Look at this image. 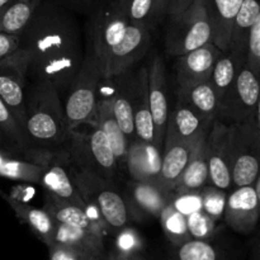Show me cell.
Listing matches in <instances>:
<instances>
[{
  "instance_id": "cell-18",
  "label": "cell",
  "mask_w": 260,
  "mask_h": 260,
  "mask_svg": "<svg viewBox=\"0 0 260 260\" xmlns=\"http://www.w3.org/2000/svg\"><path fill=\"white\" fill-rule=\"evenodd\" d=\"M212 124V121L206 119L192 107L179 102L168 119L164 142H198L202 137L207 136Z\"/></svg>"
},
{
  "instance_id": "cell-37",
  "label": "cell",
  "mask_w": 260,
  "mask_h": 260,
  "mask_svg": "<svg viewBox=\"0 0 260 260\" xmlns=\"http://www.w3.org/2000/svg\"><path fill=\"white\" fill-rule=\"evenodd\" d=\"M201 197H202V211H205L216 221L223 217L226 200H228L225 190L212 184L205 185L201 188Z\"/></svg>"
},
{
  "instance_id": "cell-24",
  "label": "cell",
  "mask_w": 260,
  "mask_h": 260,
  "mask_svg": "<svg viewBox=\"0 0 260 260\" xmlns=\"http://www.w3.org/2000/svg\"><path fill=\"white\" fill-rule=\"evenodd\" d=\"M173 193L167 192L154 183H141L132 180L129 185V201L134 216L136 213L154 216L159 218L162 208L170 202Z\"/></svg>"
},
{
  "instance_id": "cell-21",
  "label": "cell",
  "mask_w": 260,
  "mask_h": 260,
  "mask_svg": "<svg viewBox=\"0 0 260 260\" xmlns=\"http://www.w3.org/2000/svg\"><path fill=\"white\" fill-rule=\"evenodd\" d=\"M241 3L243 0H205L212 28V43L221 51H228L230 48L234 23Z\"/></svg>"
},
{
  "instance_id": "cell-32",
  "label": "cell",
  "mask_w": 260,
  "mask_h": 260,
  "mask_svg": "<svg viewBox=\"0 0 260 260\" xmlns=\"http://www.w3.org/2000/svg\"><path fill=\"white\" fill-rule=\"evenodd\" d=\"M260 13V0H243L234 23L231 43L229 50L248 53V41L251 27Z\"/></svg>"
},
{
  "instance_id": "cell-30",
  "label": "cell",
  "mask_w": 260,
  "mask_h": 260,
  "mask_svg": "<svg viewBox=\"0 0 260 260\" xmlns=\"http://www.w3.org/2000/svg\"><path fill=\"white\" fill-rule=\"evenodd\" d=\"M179 102L192 107L208 121L213 122L217 117L218 101L210 80L179 89Z\"/></svg>"
},
{
  "instance_id": "cell-36",
  "label": "cell",
  "mask_w": 260,
  "mask_h": 260,
  "mask_svg": "<svg viewBox=\"0 0 260 260\" xmlns=\"http://www.w3.org/2000/svg\"><path fill=\"white\" fill-rule=\"evenodd\" d=\"M220 251L207 240L189 239L177 246L175 260H220Z\"/></svg>"
},
{
  "instance_id": "cell-4",
  "label": "cell",
  "mask_w": 260,
  "mask_h": 260,
  "mask_svg": "<svg viewBox=\"0 0 260 260\" xmlns=\"http://www.w3.org/2000/svg\"><path fill=\"white\" fill-rule=\"evenodd\" d=\"M104 80L101 61L91 47L86 51L75 79L69 86L65 114L70 128L83 124H98V93Z\"/></svg>"
},
{
  "instance_id": "cell-15",
  "label": "cell",
  "mask_w": 260,
  "mask_h": 260,
  "mask_svg": "<svg viewBox=\"0 0 260 260\" xmlns=\"http://www.w3.org/2000/svg\"><path fill=\"white\" fill-rule=\"evenodd\" d=\"M149 76V102L155 127V145L162 150L167 134L169 106H168V81L165 63L160 56H155L147 70Z\"/></svg>"
},
{
  "instance_id": "cell-29",
  "label": "cell",
  "mask_w": 260,
  "mask_h": 260,
  "mask_svg": "<svg viewBox=\"0 0 260 260\" xmlns=\"http://www.w3.org/2000/svg\"><path fill=\"white\" fill-rule=\"evenodd\" d=\"M208 183H210V177H208L207 136H205L196 146L174 193L198 190Z\"/></svg>"
},
{
  "instance_id": "cell-27",
  "label": "cell",
  "mask_w": 260,
  "mask_h": 260,
  "mask_svg": "<svg viewBox=\"0 0 260 260\" xmlns=\"http://www.w3.org/2000/svg\"><path fill=\"white\" fill-rule=\"evenodd\" d=\"M98 126L108 137L117 162L126 165L127 152H128V147L131 144L127 140L126 135L123 134L116 116H114L111 95L98 101Z\"/></svg>"
},
{
  "instance_id": "cell-34",
  "label": "cell",
  "mask_w": 260,
  "mask_h": 260,
  "mask_svg": "<svg viewBox=\"0 0 260 260\" xmlns=\"http://www.w3.org/2000/svg\"><path fill=\"white\" fill-rule=\"evenodd\" d=\"M159 220L165 236L175 248L182 245L183 243L190 239L189 231H188L187 217L182 215L179 211L175 210L170 202L162 208Z\"/></svg>"
},
{
  "instance_id": "cell-5",
  "label": "cell",
  "mask_w": 260,
  "mask_h": 260,
  "mask_svg": "<svg viewBox=\"0 0 260 260\" xmlns=\"http://www.w3.org/2000/svg\"><path fill=\"white\" fill-rule=\"evenodd\" d=\"M28 154L41 165V184L46 192L66 202L81 206L86 210L89 217L101 228L104 234L109 233L101 212L95 206L85 202L78 188L71 179L70 168L66 167V160L62 155L46 150H28Z\"/></svg>"
},
{
  "instance_id": "cell-42",
  "label": "cell",
  "mask_w": 260,
  "mask_h": 260,
  "mask_svg": "<svg viewBox=\"0 0 260 260\" xmlns=\"http://www.w3.org/2000/svg\"><path fill=\"white\" fill-rule=\"evenodd\" d=\"M154 7V0H128V17L131 23L146 24Z\"/></svg>"
},
{
  "instance_id": "cell-44",
  "label": "cell",
  "mask_w": 260,
  "mask_h": 260,
  "mask_svg": "<svg viewBox=\"0 0 260 260\" xmlns=\"http://www.w3.org/2000/svg\"><path fill=\"white\" fill-rule=\"evenodd\" d=\"M20 48V35L0 32V60L8 57Z\"/></svg>"
},
{
  "instance_id": "cell-49",
  "label": "cell",
  "mask_w": 260,
  "mask_h": 260,
  "mask_svg": "<svg viewBox=\"0 0 260 260\" xmlns=\"http://www.w3.org/2000/svg\"><path fill=\"white\" fill-rule=\"evenodd\" d=\"M0 149H5V150L12 149V145L7 141V139L3 136L2 132H0ZM10 151H12V150H10Z\"/></svg>"
},
{
  "instance_id": "cell-31",
  "label": "cell",
  "mask_w": 260,
  "mask_h": 260,
  "mask_svg": "<svg viewBox=\"0 0 260 260\" xmlns=\"http://www.w3.org/2000/svg\"><path fill=\"white\" fill-rule=\"evenodd\" d=\"M41 0H14L0 10V32L20 35L32 20Z\"/></svg>"
},
{
  "instance_id": "cell-41",
  "label": "cell",
  "mask_w": 260,
  "mask_h": 260,
  "mask_svg": "<svg viewBox=\"0 0 260 260\" xmlns=\"http://www.w3.org/2000/svg\"><path fill=\"white\" fill-rule=\"evenodd\" d=\"M246 65L260 74V13L249 35Z\"/></svg>"
},
{
  "instance_id": "cell-25",
  "label": "cell",
  "mask_w": 260,
  "mask_h": 260,
  "mask_svg": "<svg viewBox=\"0 0 260 260\" xmlns=\"http://www.w3.org/2000/svg\"><path fill=\"white\" fill-rule=\"evenodd\" d=\"M7 202L14 211L15 216L29 226L30 230L35 233V235L45 244L46 246L50 245L53 241V235H55L56 222L51 217L50 213L45 208H37L28 205L24 201L15 200L10 196H4Z\"/></svg>"
},
{
  "instance_id": "cell-38",
  "label": "cell",
  "mask_w": 260,
  "mask_h": 260,
  "mask_svg": "<svg viewBox=\"0 0 260 260\" xmlns=\"http://www.w3.org/2000/svg\"><path fill=\"white\" fill-rule=\"evenodd\" d=\"M216 223H217V221L213 220L205 211L201 210L198 212L192 213L187 217L190 239L210 241V239L215 235Z\"/></svg>"
},
{
  "instance_id": "cell-43",
  "label": "cell",
  "mask_w": 260,
  "mask_h": 260,
  "mask_svg": "<svg viewBox=\"0 0 260 260\" xmlns=\"http://www.w3.org/2000/svg\"><path fill=\"white\" fill-rule=\"evenodd\" d=\"M47 248L48 260H86L83 254L63 244L52 243Z\"/></svg>"
},
{
  "instance_id": "cell-35",
  "label": "cell",
  "mask_w": 260,
  "mask_h": 260,
  "mask_svg": "<svg viewBox=\"0 0 260 260\" xmlns=\"http://www.w3.org/2000/svg\"><path fill=\"white\" fill-rule=\"evenodd\" d=\"M0 132L7 139V141L12 145V147L25 151L29 144L27 134L20 127L12 111L8 108L5 102L0 98Z\"/></svg>"
},
{
  "instance_id": "cell-19",
  "label": "cell",
  "mask_w": 260,
  "mask_h": 260,
  "mask_svg": "<svg viewBox=\"0 0 260 260\" xmlns=\"http://www.w3.org/2000/svg\"><path fill=\"white\" fill-rule=\"evenodd\" d=\"M113 81V94L112 103L113 112L121 126L122 131L126 135L127 140L131 144L135 139V123H134V101L135 89H136V75H132L129 70L113 76L109 79Z\"/></svg>"
},
{
  "instance_id": "cell-9",
  "label": "cell",
  "mask_w": 260,
  "mask_h": 260,
  "mask_svg": "<svg viewBox=\"0 0 260 260\" xmlns=\"http://www.w3.org/2000/svg\"><path fill=\"white\" fill-rule=\"evenodd\" d=\"M259 94L260 74L245 63L218 103L216 119L225 124L253 121L255 119Z\"/></svg>"
},
{
  "instance_id": "cell-11",
  "label": "cell",
  "mask_w": 260,
  "mask_h": 260,
  "mask_svg": "<svg viewBox=\"0 0 260 260\" xmlns=\"http://www.w3.org/2000/svg\"><path fill=\"white\" fill-rule=\"evenodd\" d=\"M131 23L128 17V0H116L104 7L95 15L91 25L90 47L104 69L111 51L123 38Z\"/></svg>"
},
{
  "instance_id": "cell-40",
  "label": "cell",
  "mask_w": 260,
  "mask_h": 260,
  "mask_svg": "<svg viewBox=\"0 0 260 260\" xmlns=\"http://www.w3.org/2000/svg\"><path fill=\"white\" fill-rule=\"evenodd\" d=\"M170 203L177 211L182 215L188 217L192 213L198 212L202 210V197H201V189L189 190V192L173 193Z\"/></svg>"
},
{
  "instance_id": "cell-45",
  "label": "cell",
  "mask_w": 260,
  "mask_h": 260,
  "mask_svg": "<svg viewBox=\"0 0 260 260\" xmlns=\"http://www.w3.org/2000/svg\"><path fill=\"white\" fill-rule=\"evenodd\" d=\"M193 3L194 0H169L167 14L169 15L170 19H174V18L179 17L183 12H185Z\"/></svg>"
},
{
  "instance_id": "cell-14",
  "label": "cell",
  "mask_w": 260,
  "mask_h": 260,
  "mask_svg": "<svg viewBox=\"0 0 260 260\" xmlns=\"http://www.w3.org/2000/svg\"><path fill=\"white\" fill-rule=\"evenodd\" d=\"M223 218L229 228L241 235H249L255 230L260 210L254 184L234 188L226 200Z\"/></svg>"
},
{
  "instance_id": "cell-46",
  "label": "cell",
  "mask_w": 260,
  "mask_h": 260,
  "mask_svg": "<svg viewBox=\"0 0 260 260\" xmlns=\"http://www.w3.org/2000/svg\"><path fill=\"white\" fill-rule=\"evenodd\" d=\"M168 4H169V0H154V7H152L150 20L157 22V20L161 19L167 14Z\"/></svg>"
},
{
  "instance_id": "cell-8",
  "label": "cell",
  "mask_w": 260,
  "mask_h": 260,
  "mask_svg": "<svg viewBox=\"0 0 260 260\" xmlns=\"http://www.w3.org/2000/svg\"><path fill=\"white\" fill-rule=\"evenodd\" d=\"M212 42V28L205 0H194L179 17L172 19L167 33V50L172 56H180Z\"/></svg>"
},
{
  "instance_id": "cell-22",
  "label": "cell",
  "mask_w": 260,
  "mask_h": 260,
  "mask_svg": "<svg viewBox=\"0 0 260 260\" xmlns=\"http://www.w3.org/2000/svg\"><path fill=\"white\" fill-rule=\"evenodd\" d=\"M52 243L63 244L83 254L86 260H106L107 251L104 248V238L75 226L56 222ZM51 243V244H52Z\"/></svg>"
},
{
  "instance_id": "cell-13",
  "label": "cell",
  "mask_w": 260,
  "mask_h": 260,
  "mask_svg": "<svg viewBox=\"0 0 260 260\" xmlns=\"http://www.w3.org/2000/svg\"><path fill=\"white\" fill-rule=\"evenodd\" d=\"M207 159L210 184L225 192L233 188L230 124L213 121L207 135Z\"/></svg>"
},
{
  "instance_id": "cell-33",
  "label": "cell",
  "mask_w": 260,
  "mask_h": 260,
  "mask_svg": "<svg viewBox=\"0 0 260 260\" xmlns=\"http://www.w3.org/2000/svg\"><path fill=\"white\" fill-rule=\"evenodd\" d=\"M0 177L23 183L41 182V165L25 150L24 157L8 156L0 165Z\"/></svg>"
},
{
  "instance_id": "cell-52",
  "label": "cell",
  "mask_w": 260,
  "mask_h": 260,
  "mask_svg": "<svg viewBox=\"0 0 260 260\" xmlns=\"http://www.w3.org/2000/svg\"><path fill=\"white\" fill-rule=\"evenodd\" d=\"M255 123L258 126L259 131H260V94H259V99H258V104H256V113H255Z\"/></svg>"
},
{
  "instance_id": "cell-17",
  "label": "cell",
  "mask_w": 260,
  "mask_h": 260,
  "mask_svg": "<svg viewBox=\"0 0 260 260\" xmlns=\"http://www.w3.org/2000/svg\"><path fill=\"white\" fill-rule=\"evenodd\" d=\"M162 150L151 142L135 139L128 147L126 167L134 182L159 183Z\"/></svg>"
},
{
  "instance_id": "cell-53",
  "label": "cell",
  "mask_w": 260,
  "mask_h": 260,
  "mask_svg": "<svg viewBox=\"0 0 260 260\" xmlns=\"http://www.w3.org/2000/svg\"><path fill=\"white\" fill-rule=\"evenodd\" d=\"M13 2H14V0H0V10L4 9V8L8 7L9 4H12Z\"/></svg>"
},
{
  "instance_id": "cell-50",
  "label": "cell",
  "mask_w": 260,
  "mask_h": 260,
  "mask_svg": "<svg viewBox=\"0 0 260 260\" xmlns=\"http://www.w3.org/2000/svg\"><path fill=\"white\" fill-rule=\"evenodd\" d=\"M13 152L10 151V150H5V149H0V165L3 164V162L5 161V159H7L8 156H10Z\"/></svg>"
},
{
  "instance_id": "cell-10",
  "label": "cell",
  "mask_w": 260,
  "mask_h": 260,
  "mask_svg": "<svg viewBox=\"0 0 260 260\" xmlns=\"http://www.w3.org/2000/svg\"><path fill=\"white\" fill-rule=\"evenodd\" d=\"M29 69L27 52L22 47L8 57L0 60V98L25 132L27 98L25 81Z\"/></svg>"
},
{
  "instance_id": "cell-48",
  "label": "cell",
  "mask_w": 260,
  "mask_h": 260,
  "mask_svg": "<svg viewBox=\"0 0 260 260\" xmlns=\"http://www.w3.org/2000/svg\"><path fill=\"white\" fill-rule=\"evenodd\" d=\"M251 260H260V240L255 244L251 253Z\"/></svg>"
},
{
  "instance_id": "cell-47",
  "label": "cell",
  "mask_w": 260,
  "mask_h": 260,
  "mask_svg": "<svg viewBox=\"0 0 260 260\" xmlns=\"http://www.w3.org/2000/svg\"><path fill=\"white\" fill-rule=\"evenodd\" d=\"M106 260H147V259H145L144 256H141L140 254H135V255H121V254L114 253V251L112 250L107 254Z\"/></svg>"
},
{
  "instance_id": "cell-7",
  "label": "cell",
  "mask_w": 260,
  "mask_h": 260,
  "mask_svg": "<svg viewBox=\"0 0 260 260\" xmlns=\"http://www.w3.org/2000/svg\"><path fill=\"white\" fill-rule=\"evenodd\" d=\"M233 187L254 184L260 173V131L255 119L230 124Z\"/></svg>"
},
{
  "instance_id": "cell-12",
  "label": "cell",
  "mask_w": 260,
  "mask_h": 260,
  "mask_svg": "<svg viewBox=\"0 0 260 260\" xmlns=\"http://www.w3.org/2000/svg\"><path fill=\"white\" fill-rule=\"evenodd\" d=\"M150 41L151 37L146 24L129 23L123 38L109 53L103 69L104 80L129 70L147 52Z\"/></svg>"
},
{
  "instance_id": "cell-16",
  "label": "cell",
  "mask_w": 260,
  "mask_h": 260,
  "mask_svg": "<svg viewBox=\"0 0 260 260\" xmlns=\"http://www.w3.org/2000/svg\"><path fill=\"white\" fill-rule=\"evenodd\" d=\"M222 51L210 42L184 55L177 56V80L179 89L210 80L216 60Z\"/></svg>"
},
{
  "instance_id": "cell-6",
  "label": "cell",
  "mask_w": 260,
  "mask_h": 260,
  "mask_svg": "<svg viewBox=\"0 0 260 260\" xmlns=\"http://www.w3.org/2000/svg\"><path fill=\"white\" fill-rule=\"evenodd\" d=\"M88 128H71L70 157L75 167L96 173L112 180L118 169L108 137L98 124H85Z\"/></svg>"
},
{
  "instance_id": "cell-20",
  "label": "cell",
  "mask_w": 260,
  "mask_h": 260,
  "mask_svg": "<svg viewBox=\"0 0 260 260\" xmlns=\"http://www.w3.org/2000/svg\"><path fill=\"white\" fill-rule=\"evenodd\" d=\"M203 139V137H202ZM201 139V140H202ZM200 140V141H201ZM198 141V142H200ZM198 142L165 141L162 146L161 170L157 185L169 193H174L183 172Z\"/></svg>"
},
{
  "instance_id": "cell-3",
  "label": "cell",
  "mask_w": 260,
  "mask_h": 260,
  "mask_svg": "<svg viewBox=\"0 0 260 260\" xmlns=\"http://www.w3.org/2000/svg\"><path fill=\"white\" fill-rule=\"evenodd\" d=\"M70 174L84 201L98 208L109 233H117L135 217L128 202L111 180L78 167L70 168Z\"/></svg>"
},
{
  "instance_id": "cell-39",
  "label": "cell",
  "mask_w": 260,
  "mask_h": 260,
  "mask_svg": "<svg viewBox=\"0 0 260 260\" xmlns=\"http://www.w3.org/2000/svg\"><path fill=\"white\" fill-rule=\"evenodd\" d=\"M142 248H144L142 239L135 229L124 226L116 233L114 253H118L121 255H135V254H140Z\"/></svg>"
},
{
  "instance_id": "cell-51",
  "label": "cell",
  "mask_w": 260,
  "mask_h": 260,
  "mask_svg": "<svg viewBox=\"0 0 260 260\" xmlns=\"http://www.w3.org/2000/svg\"><path fill=\"white\" fill-rule=\"evenodd\" d=\"M254 188H255V192H256V196H258V202H259V210H260V173H259L258 178H256L255 183H254Z\"/></svg>"
},
{
  "instance_id": "cell-2",
  "label": "cell",
  "mask_w": 260,
  "mask_h": 260,
  "mask_svg": "<svg viewBox=\"0 0 260 260\" xmlns=\"http://www.w3.org/2000/svg\"><path fill=\"white\" fill-rule=\"evenodd\" d=\"M70 124L58 90L48 81H35L27 99L25 134L42 144H62L70 140Z\"/></svg>"
},
{
  "instance_id": "cell-23",
  "label": "cell",
  "mask_w": 260,
  "mask_h": 260,
  "mask_svg": "<svg viewBox=\"0 0 260 260\" xmlns=\"http://www.w3.org/2000/svg\"><path fill=\"white\" fill-rule=\"evenodd\" d=\"M134 123L136 139L155 144V127L149 102V76L147 69H140L136 74V89L134 101Z\"/></svg>"
},
{
  "instance_id": "cell-28",
  "label": "cell",
  "mask_w": 260,
  "mask_h": 260,
  "mask_svg": "<svg viewBox=\"0 0 260 260\" xmlns=\"http://www.w3.org/2000/svg\"><path fill=\"white\" fill-rule=\"evenodd\" d=\"M245 63V53H241L235 50L222 51L221 55L218 56L210 78V83L215 90L218 103Z\"/></svg>"
},
{
  "instance_id": "cell-1",
  "label": "cell",
  "mask_w": 260,
  "mask_h": 260,
  "mask_svg": "<svg viewBox=\"0 0 260 260\" xmlns=\"http://www.w3.org/2000/svg\"><path fill=\"white\" fill-rule=\"evenodd\" d=\"M20 47L29 60L28 75L66 90L84 60L83 45L73 18L52 5L38 7L20 33Z\"/></svg>"
},
{
  "instance_id": "cell-26",
  "label": "cell",
  "mask_w": 260,
  "mask_h": 260,
  "mask_svg": "<svg viewBox=\"0 0 260 260\" xmlns=\"http://www.w3.org/2000/svg\"><path fill=\"white\" fill-rule=\"evenodd\" d=\"M43 208L50 213L55 222L85 229V230L93 231V233L98 234V235L103 236V238L106 236V234L89 217L86 210L81 207V206L66 202V201L60 200V198L47 193Z\"/></svg>"
}]
</instances>
